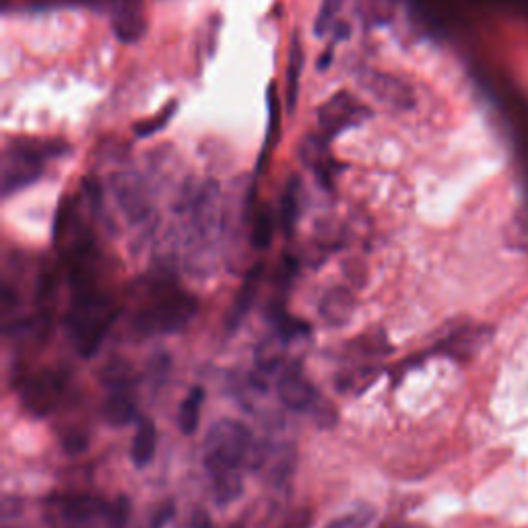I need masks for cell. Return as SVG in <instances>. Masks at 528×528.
Instances as JSON below:
<instances>
[{
	"label": "cell",
	"mask_w": 528,
	"mask_h": 528,
	"mask_svg": "<svg viewBox=\"0 0 528 528\" xmlns=\"http://www.w3.org/2000/svg\"><path fill=\"white\" fill-rule=\"evenodd\" d=\"M73 291L71 306L66 310V330H69L75 351L81 357L91 359L108 337L120 308L114 302V297L97 289V285L79 287Z\"/></svg>",
	"instance_id": "cell-1"
},
{
	"label": "cell",
	"mask_w": 528,
	"mask_h": 528,
	"mask_svg": "<svg viewBox=\"0 0 528 528\" xmlns=\"http://www.w3.org/2000/svg\"><path fill=\"white\" fill-rule=\"evenodd\" d=\"M198 312L196 297L176 285L153 289L147 302L132 316V326L139 335H172L186 328Z\"/></svg>",
	"instance_id": "cell-2"
},
{
	"label": "cell",
	"mask_w": 528,
	"mask_h": 528,
	"mask_svg": "<svg viewBox=\"0 0 528 528\" xmlns=\"http://www.w3.org/2000/svg\"><path fill=\"white\" fill-rule=\"evenodd\" d=\"M250 429L236 419L217 421L205 438V467L209 475L242 471L254 454Z\"/></svg>",
	"instance_id": "cell-3"
},
{
	"label": "cell",
	"mask_w": 528,
	"mask_h": 528,
	"mask_svg": "<svg viewBox=\"0 0 528 528\" xmlns=\"http://www.w3.org/2000/svg\"><path fill=\"white\" fill-rule=\"evenodd\" d=\"M50 506L54 528H99V522L108 524V506L87 493L62 495Z\"/></svg>",
	"instance_id": "cell-4"
},
{
	"label": "cell",
	"mask_w": 528,
	"mask_h": 528,
	"mask_svg": "<svg viewBox=\"0 0 528 528\" xmlns=\"http://www.w3.org/2000/svg\"><path fill=\"white\" fill-rule=\"evenodd\" d=\"M66 390V380L54 370H44L33 376H27L19 384L21 405L36 417H46L56 411Z\"/></svg>",
	"instance_id": "cell-5"
},
{
	"label": "cell",
	"mask_w": 528,
	"mask_h": 528,
	"mask_svg": "<svg viewBox=\"0 0 528 528\" xmlns=\"http://www.w3.org/2000/svg\"><path fill=\"white\" fill-rule=\"evenodd\" d=\"M279 390V399L283 401L285 407L291 411H302V413H314L320 409V394L316 386L306 378V374L297 368L291 366L281 372V378L277 382Z\"/></svg>",
	"instance_id": "cell-6"
},
{
	"label": "cell",
	"mask_w": 528,
	"mask_h": 528,
	"mask_svg": "<svg viewBox=\"0 0 528 528\" xmlns=\"http://www.w3.org/2000/svg\"><path fill=\"white\" fill-rule=\"evenodd\" d=\"M260 283H262V264H256V267H252L248 271L242 287L238 289V293L234 297V302H231V308L227 314V328L231 330V333L240 328V324L244 322V318L252 310L256 297H258Z\"/></svg>",
	"instance_id": "cell-7"
},
{
	"label": "cell",
	"mask_w": 528,
	"mask_h": 528,
	"mask_svg": "<svg viewBox=\"0 0 528 528\" xmlns=\"http://www.w3.org/2000/svg\"><path fill=\"white\" fill-rule=\"evenodd\" d=\"M137 417V405L130 399L128 388H110L102 405V419L110 427H124Z\"/></svg>",
	"instance_id": "cell-8"
},
{
	"label": "cell",
	"mask_w": 528,
	"mask_h": 528,
	"mask_svg": "<svg viewBox=\"0 0 528 528\" xmlns=\"http://www.w3.org/2000/svg\"><path fill=\"white\" fill-rule=\"evenodd\" d=\"M155 450H157L155 423L149 417H143L137 423L135 438H132V446H130V458L135 462V467L137 469L149 467L155 458Z\"/></svg>",
	"instance_id": "cell-9"
},
{
	"label": "cell",
	"mask_w": 528,
	"mask_h": 528,
	"mask_svg": "<svg viewBox=\"0 0 528 528\" xmlns=\"http://www.w3.org/2000/svg\"><path fill=\"white\" fill-rule=\"evenodd\" d=\"M483 337H485V328H473V326L460 328L438 345V351L454 359H465L481 345Z\"/></svg>",
	"instance_id": "cell-10"
},
{
	"label": "cell",
	"mask_w": 528,
	"mask_h": 528,
	"mask_svg": "<svg viewBox=\"0 0 528 528\" xmlns=\"http://www.w3.org/2000/svg\"><path fill=\"white\" fill-rule=\"evenodd\" d=\"M353 295L343 289V287H337L333 291H328L324 295V300L320 304V314L322 318L328 322V324H333V326H341L345 324L351 314H353Z\"/></svg>",
	"instance_id": "cell-11"
},
{
	"label": "cell",
	"mask_w": 528,
	"mask_h": 528,
	"mask_svg": "<svg viewBox=\"0 0 528 528\" xmlns=\"http://www.w3.org/2000/svg\"><path fill=\"white\" fill-rule=\"evenodd\" d=\"M203 403H205V388L201 386H194L184 396V401L180 403V413H178V425H180L182 434L192 436L196 432L198 423H201Z\"/></svg>",
	"instance_id": "cell-12"
},
{
	"label": "cell",
	"mask_w": 528,
	"mask_h": 528,
	"mask_svg": "<svg viewBox=\"0 0 528 528\" xmlns=\"http://www.w3.org/2000/svg\"><path fill=\"white\" fill-rule=\"evenodd\" d=\"M213 483V495L219 506H227L236 502L244 493V477L242 471H229V473H217L209 475Z\"/></svg>",
	"instance_id": "cell-13"
},
{
	"label": "cell",
	"mask_w": 528,
	"mask_h": 528,
	"mask_svg": "<svg viewBox=\"0 0 528 528\" xmlns=\"http://www.w3.org/2000/svg\"><path fill=\"white\" fill-rule=\"evenodd\" d=\"M269 316H271L273 326L277 328L279 337L285 339V341L300 339L302 335H310V326L304 320H297V318L285 314L283 306H279V304H273Z\"/></svg>",
	"instance_id": "cell-14"
},
{
	"label": "cell",
	"mask_w": 528,
	"mask_h": 528,
	"mask_svg": "<svg viewBox=\"0 0 528 528\" xmlns=\"http://www.w3.org/2000/svg\"><path fill=\"white\" fill-rule=\"evenodd\" d=\"M374 516L376 514L372 508H359L355 512L339 516L333 522H328L324 528H368L372 524Z\"/></svg>",
	"instance_id": "cell-15"
},
{
	"label": "cell",
	"mask_w": 528,
	"mask_h": 528,
	"mask_svg": "<svg viewBox=\"0 0 528 528\" xmlns=\"http://www.w3.org/2000/svg\"><path fill=\"white\" fill-rule=\"evenodd\" d=\"M273 240V219L269 213H260L252 225V246L256 250L269 248Z\"/></svg>",
	"instance_id": "cell-16"
},
{
	"label": "cell",
	"mask_w": 528,
	"mask_h": 528,
	"mask_svg": "<svg viewBox=\"0 0 528 528\" xmlns=\"http://www.w3.org/2000/svg\"><path fill=\"white\" fill-rule=\"evenodd\" d=\"M130 518V502L124 495L112 504V508H108V526L110 528H126Z\"/></svg>",
	"instance_id": "cell-17"
},
{
	"label": "cell",
	"mask_w": 528,
	"mask_h": 528,
	"mask_svg": "<svg viewBox=\"0 0 528 528\" xmlns=\"http://www.w3.org/2000/svg\"><path fill=\"white\" fill-rule=\"evenodd\" d=\"M87 444H89V440L83 432H69V434H64V438H62V448L73 456L85 452Z\"/></svg>",
	"instance_id": "cell-18"
},
{
	"label": "cell",
	"mask_w": 528,
	"mask_h": 528,
	"mask_svg": "<svg viewBox=\"0 0 528 528\" xmlns=\"http://www.w3.org/2000/svg\"><path fill=\"white\" fill-rule=\"evenodd\" d=\"M382 528H425V526L413 524V522H392V524H386Z\"/></svg>",
	"instance_id": "cell-19"
}]
</instances>
